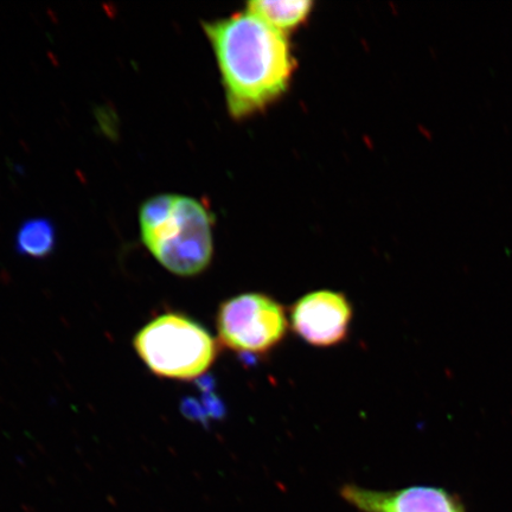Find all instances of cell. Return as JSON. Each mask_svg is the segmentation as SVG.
<instances>
[{
	"mask_svg": "<svg viewBox=\"0 0 512 512\" xmlns=\"http://www.w3.org/2000/svg\"><path fill=\"white\" fill-rule=\"evenodd\" d=\"M313 5L310 0H254L247 4L246 10L275 30L287 34L306 22Z\"/></svg>",
	"mask_w": 512,
	"mask_h": 512,
	"instance_id": "obj_7",
	"label": "cell"
},
{
	"mask_svg": "<svg viewBox=\"0 0 512 512\" xmlns=\"http://www.w3.org/2000/svg\"><path fill=\"white\" fill-rule=\"evenodd\" d=\"M203 30L213 47L232 117L264 111L287 92L296 61L286 34L247 10L204 22Z\"/></svg>",
	"mask_w": 512,
	"mask_h": 512,
	"instance_id": "obj_1",
	"label": "cell"
},
{
	"mask_svg": "<svg viewBox=\"0 0 512 512\" xmlns=\"http://www.w3.org/2000/svg\"><path fill=\"white\" fill-rule=\"evenodd\" d=\"M288 322L284 307L262 293L226 300L217 315L220 342L240 354L262 355L283 342Z\"/></svg>",
	"mask_w": 512,
	"mask_h": 512,
	"instance_id": "obj_4",
	"label": "cell"
},
{
	"mask_svg": "<svg viewBox=\"0 0 512 512\" xmlns=\"http://www.w3.org/2000/svg\"><path fill=\"white\" fill-rule=\"evenodd\" d=\"M341 495L345 502L361 512H466L456 495L432 486L375 491L345 485Z\"/></svg>",
	"mask_w": 512,
	"mask_h": 512,
	"instance_id": "obj_6",
	"label": "cell"
},
{
	"mask_svg": "<svg viewBox=\"0 0 512 512\" xmlns=\"http://www.w3.org/2000/svg\"><path fill=\"white\" fill-rule=\"evenodd\" d=\"M55 245L56 229L48 219H31L18 229L16 249L21 255L46 258L54 251Z\"/></svg>",
	"mask_w": 512,
	"mask_h": 512,
	"instance_id": "obj_8",
	"label": "cell"
},
{
	"mask_svg": "<svg viewBox=\"0 0 512 512\" xmlns=\"http://www.w3.org/2000/svg\"><path fill=\"white\" fill-rule=\"evenodd\" d=\"M352 307L347 297L335 291H316L300 298L291 309L296 334L313 347L341 344L349 334Z\"/></svg>",
	"mask_w": 512,
	"mask_h": 512,
	"instance_id": "obj_5",
	"label": "cell"
},
{
	"mask_svg": "<svg viewBox=\"0 0 512 512\" xmlns=\"http://www.w3.org/2000/svg\"><path fill=\"white\" fill-rule=\"evenodd\" d=\"M134 348L153 374L172 380L197 379L217 356L209 332L181 313L153 319L134 338Z\"/></svg>",
	"mask_w": 512,
	"mask_h": 512,
	"instance_id": "obj_3",
	"label": "cell"
},
{
	"mask_svg": "<svg viewBox=\"0 0 512 512\" xmlns=\"http://www.w3.org/2000/svg\"><path fill=\"white\" fill-rule=\"evenodd\" d=\"M213 223L208 208L189 196H153L139 210L145 247L160 265L181 277H194L210 265Z\"/></svg>",
	"mask_w": 512,
	"mask_h": 512,
	"instance_id": "obj_2",
	"label": "cell"
}]
</instances>
